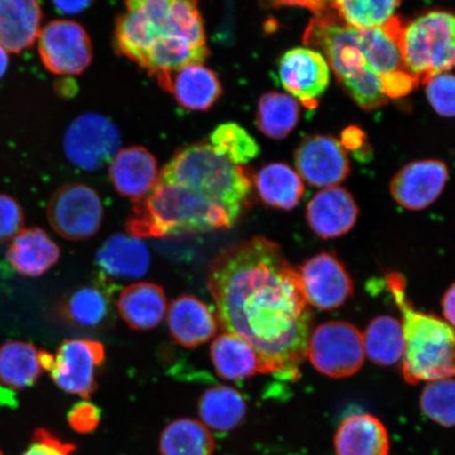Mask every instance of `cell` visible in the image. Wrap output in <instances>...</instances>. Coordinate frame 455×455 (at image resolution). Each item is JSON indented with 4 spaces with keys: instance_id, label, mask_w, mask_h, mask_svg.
I'll use <instances>...</instances> for the list:
<instances>
[{
    "instance_id": "1f68e13d",
    "label": "cell",
    "mask_w": 455,
    "mask_h": 455,
    "mask_svg": "<svg viewBox=\"0 0 455 455\" xmlns=\"http://www.w3.org/2000/svg\"><path fill=\"white\" fill-rule=\"evenodd\" d=\"M365 355L379 366L400 362L405 351L402 323L391 316H379L369 323L363 335Z\"/></svg>"
},
{
    "instance_id": "44dd1931",
    "label": "cell",
    "mask_w": 455,
    "mask_h": 455,
    "mask_svg": "<svg viewBox=\"0 0 455 455\" xmlns=\"http://www.w3.org/2000/svg\"><path fill=\"white\" fill-rule=\"evenodd\" d=\"M151 256L139 238L116 235L108 238L96 254V264L112 280L130 281L146 275Z\"/></svg>"
},
{
    "instance_id": "d590c367",
    "label": "cell",
    "mask_w": 455,
    "mask_h": 455,
    "mask_svg": "<svg viewBox=\"0 0 455 455\" xmlns=\"http://www.w3.org/2000/svg\"><path fill=\"white\" fill-rule=\"evenodd\" d=\"M420 408L427 418L445 428L454 425V382L452 379L434 380L426 385Z\"/></svg>"
},
{
    "instance_id": "8fae6325",
    "label": "cell",
    "mask_w": 455,
    "mask_h": 455,
    "mask_svg": "<svg viewBox=\"0 0 455 455\" xmlns=\"http://www.w3.org/2000/svg\"><path fill=\"white\" fill-rule=\"evenodd\" d=\"M121 142V133L110 119L87 112L74 119L68 127L64 150L74 166L95 171L112 162Z\"/></svg>"
},
{
    "instance_id": "4dcf8cb0",
    "label": "cell",
    "mask_w": 455,
    "mask_h": 455,
    "mask_svg": "<svg viewBox=\"0 0 455 455\" xmlns=\"http://www.w3.org/2000/svg\"><path fill=\"white\" fill-rule=\"evenodd\" d=\"M161 455H213L215 441L202 422L192 419L173 420L159 439Z\"/></svg>"
},
{
    "instance_id": "52a82bcc",
    "label": "cell",
    "mask_w": 455,
    "mask_h": 455,
    "mask_svg": "<svg viewBox=\"0 0 455 455\" xmlns=\"http://www.w3.org/2000/svg\"><path fill=\"white\" fill-rule=\"evenodd\" d=\"M403 66L424 84L454 65V16L445 11H431L403 25L400 37Z\"/></svg>"
},
{
    "instance_id": "30bf717a",
    "label": "cell",
    "mask_w": 455,
    "mask_h": 455,
    "mask_svg": "<svg viewBox=\"0 0 455 455\" xmlns=\"http://www.w3.org/2000/svg\"><path fill=\"white\" fill-rule=\"evenodd\" d=\"M48 220L66 240H88L100 229L104 206L99 193L92 188L83 184L66 185L51 196Z\"/></svg>"
},
{
    "instance_id": "7c38bea8",
    "label": "cell",
    "mask_w": 455,
    "mask_h": 455,
    "mask_svg": "<svg viewBox=\"0 0 455 455\" xmlns=\"http://www.w3.org/2000/svg\"><path fill=\"white\" fill-rule=\"evenodd\" d=\"M36 42L44 66L56 76H79L92 61V43L76 21L48 22L39 31Z\"/></svg>"
},
{
    "instance_id": "f1b7e54d",
    "label": "cell",
    "mask_w": 455,
    "mask_h": 455,
    "mask_svg": "<svg viewBox=\"0 0 455 455\" xmlns=\"http://www.w3.org/2000/svg\"><path fill=\"white\" fill-rule=\"evenodd\" d=\"M255 185L264 203L282 210L297 207L305 192L298 172L282 163L267 164L256 175Z\"/></svg>"
},
{
    "instance_id": "8992f818",
    "label": "cell",
    "mask_w": 455,
    "mask_h": 455,
    "mask_svg": "<svg viewBox=\"0 0 455 455\" xmlns=\"http://www.w3.org/2000/svg\"><path fill=\"white\" fill-rule=\"evenodd\" d=\"M159 181L181 185L202 193L225 209L237 223L250 204L252 180L243 166L216 153L208 142L183 148L170 159Z\"/></svg>"
},
{
    "instance_id": "4fadbf2b",
    "label": "cell",
    "mask_w": 455,
    "mask_h": 455,
    "mask_svg": "<svg viewBox=\"0 0 455 455\" xmlns=\"http://www.w3.org/2000/svg\"><path fill=\"white\" fill-rule=\"evenodd\" d=\"M295 167L307 184L338 186L348 178L350 162L345 147L332 136H309L295 151Z\"/></svg>"
},
{
    "instance_id": "e575fe53",
    "label": "cell",
    "mask_w": 455,
    "mask_h": 455,
    "mask_svg": "<svg viewBox=\"0 0 455 455\" xmlns=\"http://www.w3.org/2000/svg\"><path fill=\"white\" fill-rule=\"evenodd\" d=\"M208 144L218 155L237 166L252 161L260 152L259 142L235 123L220 124L210 135Z\"/></svg>"
},
{
    "instance_id": "836d02e7",
    "label": "cell",
    "mask_w": 455,
    "mask_h": 455,
    "mask_svg": "<svg viewBox=\"0 0 455 455\" xmlns=\"http://www.w3.org/2000/svg\"><path fill=\"white\" fill-rule=\"evenodd\" d=\"M60 315L77 327L99 328L110 312L108 295L98 287H83L74 291L60 306Z\"/></svg>"
},
{
    "instance_id": "7bdbcfd3",
    "label": "cell",
    "mask_w": 455,
    "mask_h": 455,
    "mask_svg": "<svg viewBox=\"0 0 455 455\" xmlns=\"http://www.w3.org/2000/svg\"><path fill=\"white\" fill-rule=\"evenodd\" d=\"M9 54V51L5 49L4 45L0 42V79H2L8 71L10 64Z\"/></svg>"
},
{
    "instance_id": "d6986e66",
    "label": "cell",
    "mask_w": 455,
    "mask_h": 455,
    "mask_svg": "<svg viewBox=\"0 0 455 455\" xmlns=\"http://www.w3.org/2000/svg\"><path fill=\"white\" fill-rule=\"evenodd\" d=\"M158 84L172 94L181 107L191 111L212 109L223 94L218 76L203 64L180 68Z\"/></svg>"
},
{
    "instance_id": "ab89813d",
    "label": "cell",
    "mask_w": 455,
    "mask_h": 455,
    "mask_svg": "<svg viewBox=\"0 0 455 455\" xmlns=\"http://www.w3.org/2000/svg\"><path fill=\"white\" fill-rule=\"evenodd\" d=\"M68 423L78 434H90L100 423V411L93 403L83 401L76 403L68 413Z\"/></svg>"
},
{
    "instance_id": "60d3db41",
    "label": "cell",
    "mask_w": 455,
    "mask_h": 455,
    "mask_svg": "<svg viewBox=\"0 0 455 455\" xmlns=\"http://www.w3.org/2000/svg\"><path fill=\"white\" fill-rule=\"evenodd\" d=\"M93 0H53L57 10L65 14H77L87 9Z\"/></svg>"
},
{
    "instance_id": "2e32d148",
    "label": "cell",
    "mask_w": 455,
    "mask_h": 455,
    "mask_svg": "<svg viewBox=\"0 0 455 455\" xmlns=\"http://www.w3.org/2000/svg\"><path fill=\"white\" fill-rule=\"evenodd\" d=\"M448 180V168L435 159L412 162L395 174L390 183L395 201L403 208L419 212L442 195Z\"/></svg>"
},
{
    "instance_id": "8d00e7d4",
    "label": "cell",
    "mask_w": 455,
    "mask_h": 455,
    "mask_svg": "<svg viewBox=\"0 0 455 455\" xmlns=\"http://www.w3.org/2000/svg\"><path fill=\"white\" fill-rule=\"evenodd\" d=\"M427 98L435 111L443 117L454 116V77L445 72L425 83Z\"/></svg>"
},
{
    "instance_id": "6da1fadb",
    "label": "cell",
    "mask_w": 455,
    "mask_h": 455,
    "mask_svg": "<svg viewBox=\"0 0 455 455\" xmlns=\"http://www.w3.org/2000/svg\"><path fill=\"white\" fill-rule=\"evenodd\" d=\"M208 287L219 325L252 347L259 372L298 379L313 315L280 246L261 236L233 244L210 265Z\"/></svg>"
},
{
    "instance_id": "f546056e",
    "label": "cell",
    "mask_w": 455,
    "mask_h": 455,
    "mask_svg": "<svg viewBox=\"0 0 455 455\" xmlns=\"http://www.w3.org/2000/svg\"><path fill=\"white\" fill-rule=\"evenodd\" d=\"M212 360L216 372L224 379L241 380L259 372L252 347L235 334L224 333L213 341Z\"/></svg>"
},
{
    "instance_id": "e0dca14e",
    "label": "cell",
    "mask_w": 455,
    "mask_h": 455,
    "mask_svg": "<svg viewBox=\"0 0 455 455\" xmlns=\"http://www.w3.org/2000/svg\"><path fill=\"white\" fill-rule=\"evenodd\" d=\"M109 174L119 195L134 204L149 195L159 178L156 158L140 146L119 150L112 159Z\"/></svg>"
},
{
    "instance_id": "5bb4252c",
    "label": "cell",
    "mask_w": 455,
    "mask_h": 455,
    "mask_svg": "<svg viewBox=\"0 0 455 455\" xmlns=\"http://www.w3.org/2000/svg\"><path fill=\"white\" fill-rule=\"evenodd\" d=\"M278 74L283 87L310 109L317 106L330 82L325 56L304 47L289 50L282 56Z\"/></svg>"
},
{
    "instance_id": "3957f363",
    "label": "cell",
    "mask_w": 455,
    "mask_h": 455,
    "mask_svg": "<svg viewBox=\"0 0 455 455\" xmlns=\"http://www.w3.org/2000/svg\"><path fill=\"white\" fill-rule=\"evenodd\" d=\"M114 42L119 54L138 64L158 83L209 56L198 0H126Z\"/></svg>"
},
{
    "instance_id": "277c9868",
    "label": "cell",
    "mask_w": 455,
    "mask_h": 455,
    "mask_svg": "<svg viewBox=\"0 0 455 455\" xmlns=\"http://www.w3.org/2000/svg\"><path fill=\"white\" fill-rule=\"evenodd\" d=\"M235 225L225 209L190 188L157 180L128 215L132 237H169L228 229Z\"/></svg>"
},
{
    "instance_id": "603a6c76",
    "label": "cell",
    "mask_w": 455,
    "mask_h": 455,
    "mask_svg": "<svg viewBox=\"0 0 455 455\" xmlns=\"http://www.w3.org/2000/svg\"><path fill=\"white\" fill-rule=\"evenodd\" d=\"M337 455H388V432L371 414H352L339 426L334 439Z\"/></svg>"
},
{
    "instance_id": "9c48e42d",
    "label": "cell",
    "mask_w": 455,
    "mask_h": 455,
    "mask_svg": "<svg viewBox=\"0 0 455 455\" xmlns=\"http://www.w3.org/2000/svg\"><path fill=\"white\" fill-rule=\"evenodd\" d=\"M307 356L317 371L327 377H351L365 361L363 334L349 323H323L310 335Z\"/></svg>"
},
{
    "instance_id": "5b68a950",
    "label": "cell",
    "mask_w": 455,
    "mask_h": 455,
    "mask_svg": "<svg viewBox=\"0 0 455 455\" xmlns=\"http://www.w3.org/2000/svg\"><path fill=\"white\" fill-rule=\"evenodd\" d=\"M392 298L403 317L405 343L402 373L406 382L417 385L452 379L454 374L453 327L432 315L419 312L409 299L405 278L392 272L386 277Z\"/></svg>"
},
{
    "instance_id": "4316f807",
    "label": "cell",
    "mask_w": 455,
    "mask_h": 455,
    "mask_svg": "<svg viewBox=\"0 0 455 455\" xmlns=\"http://www.w3.org/2000/svg\"><path fill=\"white\" fill-rule=\"evenodd\" d=\"M44 369L41 350L27 341L11 340L0 346V383L10 389L30 388Z\"/></svg>"
},
{
    "instance_id": "7402d4cb",
    "label": "cell",
    "mask_w": 455,
    "mask_h": 455,
    "mask_svg": "<svg viewBox=\"0 0 455 455\" xmlns=\"http://www.w3.org/2000/svg\"><path fill=\"white\" fill-rule=\"evenodd\" d=\"M39 0H0V42L9 53L30 49L42 28Z\"/></svg>"
},
{
    "instance_id": "74e56055",
    "label": "cell",
    "mask_w": 455,
    "mask_h": 455,
    "mask_svg": "<svg viewBox=\"0 0 455 455\" xmlns=\"http://www.w3.org/2000/svg\"><path fill=\"white\" fill-rule=\"evenodd\" d=\"M24 212L13 197L0 195V243L13 238L24 225Z\"/></svg>"
},
{
    "instance_id": "484cf974",
    "label": "cell",
    "mask_w": 455,
    "mask_h": 455,
    "mask_svg": "<svg viewBox=\"0 0 455 455\" xmlns=\"http://www.w3.org/2000/svg\"><path fill=\"white\" fill-rule=\"evenodd\" d=\"M403 0H317L315 16H334L343 24L362 28L383 27L394 19Z\"/></svg>"
},
{
    "instance_id": "d4e9b609",
    "label": "cell",
    "mask_w": 455,
    "mask_h": 455,
    "mask_svg": "<svg viewBox=\"0 0 455 455\" xmlns=\"http://www.w3.org/2000/svg\"><path fill=\"white\" fill-rule=\"evenodd\" d=\"M60 250L39 228L21 230L8 250V259L20 275L38 277L59 261Z\"/></svg>"
},
{
    "instance_id": "ba28073f",
    "label": "cell",
    "mask_w": 455,
    "mask_h": 455,
    "mask_svg": "<svg viewBox=\"0 0 455 455\" xmlns=\"http://www.w3.org/2000/svg\"><path fill=\"white\" fill-rule=\"evenodd\" d=\"M105 347L90 339L65 340L56 355L41 350L44 371L68 394L88 398L98 389L96 371L104 363Z\"/></svg>"
},
{
    "instance_id": "83f0119b",
    "label": "cell",
    "mask_w": 455,
    "mask_h": 455,
    "mask_svg": "<svg viewBox=\"0 0 455 455\" xmlns=\"http://www.w3.org/2000/svg\"><path fill=\"white\" fill-rule=\"evenodd\" d=\"M198 413L208 429L228 432L235 430L243 422L247 403L237 390L218 386L204 391L199 398Z\"/></svg>"
},
{
    "instance_id": "d6a6232c",
    "label": "cell",
    "mask_w": 455,
    "mask_h": 455,
    "mask_svg": "<svg viewBox=\"0 0 455 455\" xmlns=\"http://www.w3.org/2000/svg\"><path fill=\"white\" fill-rule=\"evenodd\" d=\"M300 107L291 95L269 92L259 101L256 123L261 133L268 138L283 140L298 126Z\"/></svg>"
},
{
    "instance_id": "cb8c5ba5",
    "label": "cell",
    "mask_w": 455,
    "mask_h": 455,
    "mask_svg": "<svg viewBox=\"0 0 455 455\" xmlns=\"http://www.w3.org/2000/svg\"><path fill=\"white\" fill-rule=\"evenodd\" d=\"M164 289L152 283H139L124 288L117 300V309L124 323L133 330L156 328L167 312Z\"/></svg>"
},
{
    "instance_id": "ffe728a7",
    "label": "cell",
    "mask_w": 455,
    "mask_h": 455,
    "mask_svg": "<svg viewBox=\"0 0 455 455\" xmlns=\"http://www.w3.org/2000/svg\"><path fill=\"white\" fill-rule=\"evenodd\" d=\"M168 326L171 337L186 348L206 343L219 330L212 308L191 295H181L170 305Z\"/></svg>"
},
{
    "instance_id": "ee69618b",
    "label": "cell",
    "mask_w": 455,
    "mask_h": 455,
    "mask_svg": "<svg viewBox=\"0 0 455 455\" xmlns=\"http://www.w3.org/2000/svg\"><path fill=\"white\" fill-rule=\"evenodd\" d=\"M0 455H4V453H3V451H0Z\"/></svg>"
},
{
    "instance_id": "f35d334b",
    "label": "cell",
    "mask_w": 455,
    "mask_h": 455,
    "mask_svg": "<svg viewBox=\"0 0 455 455\" xmlns=\"http://www.w3.org/2000/svg\"><path fill=\"white\" fill-rule=\"evenodd\" d=\"M76 451V446L73 443L61 441L48 430L37 429L22 455H71Z\"/></svg>"
},
{
    "instance_id": "7a4b0ae2",
    "label": "cell",
    "mask_w": 455,
    "mask_h": 455,
    "mask_svg": "<svg viewBox=\"0 0 455 455\" xmlns=\"http://www.w3.org/2000/svg\"><path fill=\"white\" fill-rule=\"evenodd\" d=\"M400 17L380 28H352L333 16H315L304 42L322 50L330 69L363 110L383 107L389 99L403 98L419 82L403 66L400 49Z\"/></svg>"
},
{
    "instance_id": "9a60e30c",
    "label": "cell",
    "mask_w": 455,
    "mask_h": 455,
    "mask_svg": "<svg viewBox=\"0 0 455 455\" xmlns=\"http://www.w3.org/2000/svg\"><path fill=\"white\" fill-rule=\"evenodd\" d=\"M299 273L307 301L317 309H337L354 293L348 272L333 254H317Z\"/></svg>"
},
{
    "instance_id": "ac0fdd59",
    "label": "cell",
    "mask_w": 455,
    "mask_h": 455,
    "mask_svg": "<svg viewBox=\"0 0 455 455\" xmlns=\"http://www.w3.org/2000/svg\"><path fill=\"white\" fill-rule=\"evenodd\" d=\"M357 204L348 190L339 186L327 187L311 199L307 207V220L322 238H335L348 233L356 224Z\"/></svg>"
},
{
    "instance_id": "b9f144b4",
    "label": "cell",
    "mask_w": 455,
    "mask_h": 455,
    "mask_svg": "<svg viewBox=\"0 0 455 455\" xmlns=\"http://www.w3.org/2000/svg\"><path fill=\"white\" fill-rule=\"evenodd\" d=\"M454 299H455V287L454 284L447 290L442 301L443 315L451 326H454Z\"/></svg>"
}]
</instances>
